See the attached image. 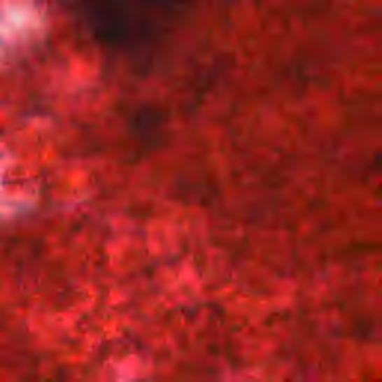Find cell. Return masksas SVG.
Instances as JSON below:
<instances>
[{"label":"cell","instance_id":"cell-1","mask_svg":"<svg viewBox=\"0 0 382 382\" xmlns=\"http://www.w3.org/2000/svg\"><path fill=\"white\" fill-rule=\"evenodd\" d=\"M196 0H66L94 41L106 48L136 52L162 39Z\"/></svg>","mask_w":382,"mask_h":382}]
</instances>
